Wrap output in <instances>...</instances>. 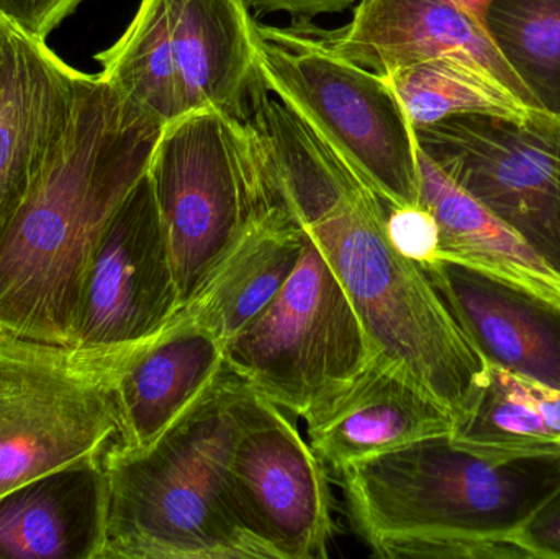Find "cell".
<instances>
[{
    "label": "cell",
    "instance_id": "obj_1",
    "mask_svg": "<svg viewBox=\"0 0 560 559\" xmlns=\"http://www.w3.org/2000/svg\"><path fill=\"white\" fill-rule=\"evenodd\" d=\"M246 120L268 150L283 206L325 256L375 350L401 364L456 422L463 419L487 361L423 266L392 245L384 200L261 78Z\"/></svg>",
    "mask_w": 560,
    "mask_h": 559
},
{
    "label": "cell",
    "instance_id": "obj_2",
    "mask_svg": "<svg viewBox=\"0 0 560 559\" xmlns=\"http://www.w3.org/2000/svg\"><path fill=\"white\" fill-rule=\"evenodd\" d=\"M164 127L101 72L79 74L61 138L0 230V337L69 350L89 258Z\"/></svg>",
    "mask_w": 560,
    "mask_h": 559
},
{
    "label": "cell",
    "instance_id": "obj_3",
    "mask_svg": "<svg viewBox=\"0 0 560 559\" xmlns=\"http://www.w3.org/2000/svg\"><path fill=\"white\" fill-rule=\"evenodd\" d=\"M336 478L374 557L536 559L518 535L559 491L560 453L489 458L431 436Z\"/></svg>",
    "mask_w": 560,
    "mask_h": 559
},
{
    "label": "cell",
    "instance_id": "obj_4",
    "mask_svg": "<svg viewBox=\"0 0 560 559\" xmlns=\"http://www.w3.org/2000/svg\"><path fill=\"white\" fill-rule=\"evenodd\" d=\"M246 393L225 364L151 445L108 446L101 559H272L243 524L229 485Z\"/></svg>",
    "mask_w": 560,
    "mask_h": 559
},
{
    "label": "cell",
    "instance_id": "obj_5",
    "mask_svg": "<svg viewBox=\"0 0 560 559\" xmlns=\"http://www.w3.org/2000/svg\"><path fill=\"white\" fill-rule=\"evenodd\" d=\"M148 176L183 305L253 219L283 206L258 131L213 108L164 127Z\"/></svg>",
    "mask_w": 560,
    "mask_h": 559
},
{
    "label": "cell",
    "instance_id": "obj_6",
    "mask_svg": "<svg viewBox=\"0 0 560 559\" xmlns=\"http://www.w3.org/2000/svg\"><path fill=\"white\" fill-rule=\"evenodd\" d=\"M258 72L388 209L420 206L417 133L387 79L295 23L259 25Z\"/></svg>",
    "mask_w": 560,
    "mask_h": 559
},
{
    "label": "cell",
    "instance_id": "obj_7",
    "mask_svg": "<svg viewBox=\"0 0 560 559\" xmlns=\"http://www.w3.org/2000/svg\"><path fill=\"white\" fill-rule=\"evenodd\" d=\"M375 351L354 304L306 236L275 301L225 345V364L249 389L306 422Z\"/></svg>",
    "mask_w": 560,
    "mask_h": 559
},
{
    "label": "cell",
    "instance_id": "obj_8",
    "mask_svg": "<svg viewBox=\"0 0 560 559\" xmlns=\"http://www.w3.org/2000/svg\"><path fill=\"white\" fill-rule=\"evenodd\" d=\"M153 340L110 357H78L0 337V496L107 452L120 435L118 377Z\"/></svg>",
    "mask_w": 560,
    "mask_h": 559
},
{
    "label": "cell",
    "instance_id": "obj_9",
    "mask_svg": "<svg viewBox=\"0 0 560 559\" xmlns=\"http://www.w3.org/2000/svg\"><path fill=\"white\" fill-rule=\"evenodd\" d=\"M418 148L560 275V118L459 115L417 128Z\"/></svg>",
    "mask_w": 560,
    "mask_h": 559
},
{
    "label": "cell",
    "instance_id": "obj_10",
    "mask_svg": "<svg viewBox=\"0 0 560 559\" xmlns=\"http://www.w3.org/2000/svg\"><path fill=\"white\" fill-rule=\"evenodd\" d=\"M180 307L166 230L147 173L112 216L89 258L69 351L110 357L143 347Z\"/></svg>",
    "mask_w": 560,
    "mask_h": 559
},
{
    "label": "cell",
    "instance_id": "obj_11",
    "mask_svg": "<svg viewBox=\"0 0 560 559\" xmlns=\"http://www.w3.org/2000/svg\"><path fill=\"white\" fill-rule=\"evenodd\" d=\"M229 485L249 534L272 559H325L336 534L328 469L285 410L249 389Z\"/></svg>",
    "mask_w": 560,
    "mask_h": 559
},
{
    "label": "cell",
    "instance_id": "obj_12",
    "mask_svg": "<svg viewBox=\"0 0 560 559\" xmlns=\"http://www.w3.org/2000/svg\"><path fill=\"white\" fill-rule=\"evenodd\" d=\"M295 25L375 74L388 75L440 59L463 62L492 75L526 105L542 110L503 58L486 23L444 0H358L351 20L335 32Z\"/></svg>",
    "mask_w": 560,
    "mask_h": 559
},
{
    "label": "cell",
    "instance_id": "obj_13",
    "mask_svg": "<svg viewBox=\"0 0 560 559\" xmlns=\"http://www.w3.org/2000/svg\"><path fill=\"white\" fill-rule=\"evenodd\" d=\"M306 426L313 452L338 476L362 459L451 435L456 420L401 364L375 351L355 380Z\"/></svg>",
    "mask_w": 560,
    "mask_h": 559
},
{
    "label": "cell",
    "instance_id": "obj_14",
    "mask_svg": "<svg viewBox=\"0 0 560 559\" xmlns=\"http://www.w3.org/2000/svg\"><path fill=\"white\" fill-rule=\"evenodd\" d=\"M81 71L12 25L0 82V230L61 138Z\"/></svg>",
    "mask_w": 560,
    "mask_h": 559
},
{
    "label": "cell",
    "instance_id": "obj_15",
    "mask_svg": "<svg viewBox=\"0 0 560 559\" xmlns=\"http://www.w3.org/2000/svg\"><path fill=\"white\" fill-rule=\"evenodd\" d=\"M423 269L487 363L560 387V305L447 259Z\"/></svg>",
    "mask_w": 560,
    "mask_h": 559
},
{
    "label": "cell",
    "instance_id": "obj_16",
    "mask_svg": "<svg viewBox=\"0 0 560 559\" xmlns=\"http://www.w3.org/2000/svg\"><path fill=\"white\" fill-rule=\"evenodd\" d=\"M167 43L186 114L246 120L258 81L259 23L246 0H164Z\"/></svg>",
    "mask_w": 560,
    "mask_h": 559
},
{
    "label": "cell",
    "instance_id": "obj_17",
    "mask_svg": "<svg viewBox=\"0 0 560 559\" xmlns=\"http://www.w3.org/2000/svg\"><path fill=\"white\" fill-rule=\"evenodd\" d=\"M105 519L102 456L46 473L0 496V559H101Z\"/></svg>",
    "mask_w": 560,
    "mask_h": 559
},
{
    "label": "cell",
    "instance_id": "obj_18",
    "mask_svg": "<svg viewBox=\"0 0 560 559\" xmlns=\"http://www.w3.org/2000/svg\"><path fill=\"white\" fill-rule=\"evenodd\" d=\"M225 368V345L177 312L118 377L117 445L141 450L166 432Z\"/></svg>",
    "mask_w": 560,
    "mask_h": 559
},
{
    "label": "cell",
    "instance_id": "obj_19",
    "mask_svg": "<svg viewBox=\"0 0 560 559\" xmlns=\"http://www.w3.org/2000/svg\"><path fill=\"white\" fill-rule=\"evenodd\" d=\"M305 240L285 206L256 217L180 312L229 343L275 301Z\"/></svg>",
    "mask_w": 560,
    "mask_h": 559
},
{
    "label": "cell",
    "instance_id": "obj_20",
    "mask_svg": "<svg viewBox=\"0 0 560 559\" xmlns=\"http://www.w3.org/2000/svg\"><path fill=\"white\" fill-rule=\"evenodd\" d=\"M420 203L440 226V259L560 305V275L512 226L418 148Z\"/></svg>",
    "mask_w": 560,
    "mask_h": 559
},
{
    "label": "cell",
    "instance_id": "obj_21",
    "mask_svg": "<svg viewBox=\"0 0 560 559\" xmlns=\"http://www.w3.org/2000/svg\"><path fill=\"white\" fill-rule=\"evenodd\" d=\"M451 440L489 458L558 455L560 387L487 363L479 396Z\"/></svg>",
    "mask_w": 560,
    "mask_h": 559
},
{
    "label": "cell",
    "instance_id": "obj_22",
    "mask_svg": "<svg viewBox=\"0 0 560 559\" xmlns=\"http://www.w3.org/2000/svg\"><path fill=\"white\" fill-rule=\"evenodd\" d=\"M415 130L459 115H490L525 121L548 112L536 110L502 82L463 62H421L388 75Z\"/></svg>",
    "mask_w": 560,
    "mask_h": 559
},
{
    "label": "cell",
    "instance_id": "obj_23",
    "mask_svg": "<svg viewBox=\"0 0 560 559\" xmlns=\"http://www.w3.org/2000/svg\"><path fill=\"white\" fill-rule=\"evenodd\" d=\"M487 28L539 107L560 118V0H493Z\"/></svg>",
    "mask_w": 560,
    "mask_h": 559
},
{
    "label": "cell",
    "instance_id": "obj_24",
    "mask_svg": "<svg viewBox=\"0 0 560 559\" xmlns=\"http://www.w3.org/2000/svg\"><path fill=\"white\" fill-rule=\"evenodd\" d=\"M385 229L394 248L410 261L427 266L440 259V226L421 203L388 209Z\"/></svg>",
    "mask_w": 560,
    "mask_h": 559
},
{
    "label": "cell",
    "instance_id": "obj_25",
    "mask_svg": "<svg viewBox=\"0 0 560 559\" xmlns=\"http://www.w3.org/2000/svg\"><path fill=\"white\" fill-rule=\"evenodd\" d=\"M84 0H0V13L33 38L46 36Z\"/></svg>",
    "mask_w": 560,
    "mask_h": 559
},
{
    "label": "cell",
    "instance_id": "obj_26",
    "mask_svg": "<svg viewBox=\"0 0 560 559\" xmlns=\"http://www.w3.org/2000/svg\"><path fill=\"white\" fill-rule=\"evenodd\" d=\"M518 537L536 559H560V489L529 519Z\"/></svg>",
    "mask_w": 560,
    "mask_h": 559
},
{
    "label": "cell",
    "instance_id": "obj_27",
    "mask_svg": "<svg viewBox=\"0 0 560 559\" xmlns=\"http://www.w3.org/2000/svg\"><path fill=\"white\" fill-rule=\"evenodd\" d=\"M252 10L261 13H283L292 16L293 23H312L313 19L345 12L358 0H246Z\"/></svg>",
    "mask_w": 560,
    "mask_h": 559
},
{
    "label": "cell",
    "instance_id": "obj_28",
    "mask_svg": "<svg viewBox=\"0 0 560 559\" xmlns=\"http://www.w3.org/2000/svg\"><path fill=\"white\" fill-rule=\"evenodd\" d=\"M444 2L457 7V9L466 12L467 15L474 16V19L487 25V13H489L493 0H444Z\"/></svg>",
    "mask_w": 560,
    "mask_h": 559
},
{
    "label": "cell",
    "instance_id": "obj_29",
    "mask_svg": "<svg viewBox=\"0 0 560 559\" xmlns=\"http://www.w3.org/2000/svg\"><path fill=\"white\" fill-rule=\"evenodd\" d=\"M10 30L12 23L0 13V82H2L3 66H5L7 48H9Z\"/></svg>",
    "mask_w": 560,
    "mask_h": 559
}]
</instances>
